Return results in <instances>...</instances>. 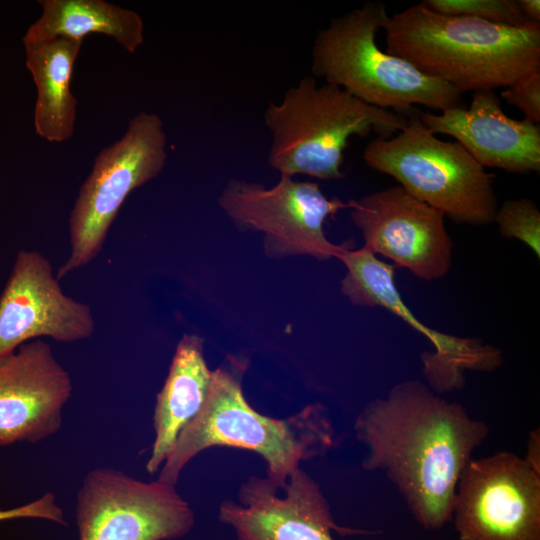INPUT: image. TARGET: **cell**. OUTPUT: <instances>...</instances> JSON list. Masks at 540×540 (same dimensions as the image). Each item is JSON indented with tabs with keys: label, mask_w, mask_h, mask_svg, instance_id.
<instances>
[{
	"label": "cell",
	"mask_w": 540,
	"mask_h": 540,
	"mask_svg": "<svg viewBox=\"0 0 540 540\" xmlns=\"http://www.w3.org/2000/svg\"><path fill=\"white\" fill-rule=\"evenodd\" d=\"M354 430L367 448L363 467L385 474L428 530L452 520L458 480L489 434L486 422L419 380L397 383L370 401Z\"/></svg>",
	"instance_id": "cell-1"
},
{
	"label": "cell",
	"mask_w": 540,
	"mask_h": 540,
	"mask_svg": "<svg viewBox=\"0 0 540 540\" xmlns=\"http://www.w3.org/2000/svg\"><path fill=\"white\" fill-rule=\"evenodd\" d=\"M386 52L461 94L507 87L540 71V24L507 26L451 16L422 2L389 15Z\"/></svg>",
	"instance_id": "cell-2"
},
{
	"label": "cell",
	"mask_w": 540,
	"mask_h": 540,
	"mask_svg": "<svg viewBox=\"0 0 540 540\" xmlns=\"http://www.w3.org/2000/svg\"><path fill=\"white\" fill-rule=\"evenodd\" d=\"M245 369V362L231 359L213 371L207 398L161 466L160 481L175 485L198 453L222 446L260 455L267 465V478L282 489L302 461L332 447L334 430L322 405H308L286 419L261 414L243 394Z\"/></svg>",
	"instance_id": "cell-3"
},
{
	"label": "cell",
	"mask_w": 540,
	"mask_h": 540,
	"mask_svg": "<svg viewBox=\"0 0 540 540\" xmlns=\"http://www.w3.org/2000/svg\"><path fill=\"white\" fill-rule=\"evenodd\" d=\"M263 121L271 134L267 161L280 176L332 181L345 176L342 165L352 137L389 138L407 125L408 116L305 76L278 103L269 102Z\"/></svg>",
	"instance_id": "cell-4"
},
{
	"label": "cell",
	"mask_w": 540,
	"mask_h": 540,
	"mask_svg": "<svg viewBox=\"0 0 540 540\" xmlns=\"http://www.w3.org/2000/svg\"><path fill=\"white\" fill-rule=\"evenodd\" d=\"M388 16L385 3L368 1L332 18L312 45L313 77L368 105L405 116L416 110L415 105L439 112L460 105L462 94L457 89L378 46L377 32Z\"/></svg>",
	"instance_id": "cell-5"
},
{
	"label": "cell",
	"mask_w": 540,
	"mask_h": 540,
	"mask_svg": "<svg viewBox=\"0 0 540 540\" xmlns=\"http://www.w3.org/2000/svg\"><path fill=\"white\" fill-rule=\"evenodd\" d=\"M389 138L376 137L363 152L371 169L391 176L406 192L455 223L494 222L498 208L494 176L456 141L438 138L419 119Z\"/></svg>",
	"instance_id": "cell-6"
},
{
	"label": "cell",
	"mask_w": 540,
	"mask_h": 540,
	"mask_svg": "<svg viewBox=\"0 0 540 540\" xmlns=\"http://www.w3.org/2000/svg\"><path fill=\"white\" fill-rule=\"evenodd\" d=\"M167 156L164 123L145 111L131 118L120 139L100 150L70 214L71 252L58 280L98 255L128 195L158 176Z\"/></svg>",
	"instance_id": "cell-7"
},
{
	"label": "cell",
	"mask_w": 540,
	"mask_h": 540,
	"mask_svg": "<svg viewBox=\"0 0 540 540\" xmlns=\"http://www.w3.org/2000/svg\"><path fill=\"white\" fill-rule=\"evenodd\" d=\"M218 205L239 230L263 234L264 253L272 258L307 255L337 258L345 246L330 242L324 224L349 202L328 198L319 185L280 176L272 187L231 178Z\"/></svg>",
	"instance_id": "cell-8"
},
{
	"label": "cell",
	"mask_w": 540,
	"mask_h": 540,
	"mask_svg": "<svg viewBox=\"0 0 540 540\" xmlns=\"http://www.w3.org/2000/svg\"><path fill=\"white\" fill-rule=\"evenodd\" d=\"M194 521L175 485L144 482L112 468L90 471L77 494L79 540H173Z\"/></svg>",
	"instance_id": "cell-9"
},
{
	"label": "cell",
	"mask_w": 540,
	"mask_h": 540,
	"mask_svg": "<svg viewBox=\"0 0 540 540\" xmlns=\"http://www.w3.org/2000/svg\"><path fill=\"white\" fill-rule=\"evenodd\" d=\"M452 519L460 540H540V473L507 451L471 459Z\"/></svg>",
	"instance_id": "cell-10"
},
{
	"label": "cell",
	"mask_w": 540,
	"mask_h": 540,
	"mask_svg": "<svg viewBox=\"0 0 540 540\" xmlns=\"http://www.w3.org/2000/svg\"><path fill=\"white\" fill-rule=\"evenodd\" d=\"M347 272L341 291L358 306H379L406 322L427 338L432 352L422 354L423 373L436 393L460 389L467 370L492 371L503 363L502 352L475 338L446 334L421 322L405 304L397 289L394 267L379 260L363 247H344L337 257Z\"/></svg>",
	"instance_id": "cell-11"
},
{
	"label": "cell",
	"mask_w": 540,
	"mask_h": 540,
	"mask_svg": "<svg viewBox=\"0 0 540 540\" xmlns=\"http://www.w3.org/2000/svg\"><path fill=\"white\" fill-rule=\"evenodd\" d=\"M350 218L363 248L380 254L423 280L444 277L452 265L453 242L445 216L401 186L349 200Z\"/></svg>",
	"instance_id": "cell-12"
},
{
	"label": "cell",
	"mask_w": 540,
	"mask_h": 540,
	"mask_svg": "<svg viewBox=\"0 0 540 540\" xmlns=\"http://www.w3.org/2000/svg\"><path fill=\"white\" fill-rule=\"evenodd\" d=\"M94 327L91 308L63 292L46 257L37 251L17 253L0 295V357L39 337L83 340Z\"/></svg>",
	"instance_id": "cell-13"
},
{
	"label": "cell",
	"mask_w": 540,
	"mask_h": 540,
	"mask_svg": "<svg viewBox=\"0 0 540 540\" xmlns=\"http://www.w3.org/2000/svg\"><path fill=\"white\" fill-rule=\"evenodd\" d=\"M268 478L251 477L239 490V503L220 504L219 520L232 527L237 540H334L367 533L335 523L319 485L300 468L282 488Z\"/></svg>",
	"instance_id": "cell-14"
},
{
	"label": "cell",
	"mask_w": 540,
	"mask_h": 540,
	"mask_svg": "<svg viewBox=\"0 0 540 540\" xmlns=\"http://www.w3.org/2000/svg\"><path fill=\"white\" fill-rule=\"evenodd\" d=\"M69 373L50 345L34 339L0 357V446L55 434L71 396Z\"/></svg>",
	"instance_id": "cell-15"
},
{
	"label": "cell",
	"mask_w": 540,
	"mask_h": 540,
	"mask_svg": "<svg viewBox=\"0 0 540 540\" xmlns=\"http://www.w3.org/2000/svg\"><path fill=\"white\" fill-rule=\"evenodd\" d=\"M418 114L432 133L452 137L484 168L516 174L540 171V125L509 117L494 90L473 92L468 107Z\"/></svg>",
	"instance_id": "cell-16"
},
{
	"label": "cell",
	"mask_w": 540,
	"mask_h": 540,
	"mask_svg": "<svg viewBox=\"0 0 540 540\" xmlns=\"http://www.w3.org/2000/svg\"><path fill=\"white\" fill-rule=\"evenodd\" d=\"M213 371L206 363L203 340L184 334L177 344L168 376L157 394L153 416L155 438L146 470L154 474L171 453L182 430L202 408Z\"/></svg>",
	"instance_id": "cell-17"
},
{
	"label": "cell",
	"mask_w": 540,
	"mask_h": 540,
	"mask_svg": "<svg viewBox=\"0 0 540 540\" xmlns=\"http://www.w3.org/2000/svg\"><path fill=\"white\" fill-rule=\"evenodd\" d=\"M82 43V40L58 37L23 44L25 65L37 93L34 129L50 143L65 142L75 132L78 102L71 91V79Z\"/></svg>",
	"instance_id": "cell-18"
},
{
	"label": "cell",
	"mask_w": 540,
	"mask_h": 540,
	"mask_svg": "<svg viewBox=\"0 0 540 540\" xmlns=\"http://www.w3.org/2000/svg\"><path fill=\"white\" fill-rule=\"evenodd\" d=\"M40 17L26 30L23 44L58 37L82 40L94 33L113 38L128 53L144 42V23L130 9L104 0H39Z\"/></svg>",
	"instance_id": "cell-19"
},
{
	"label": "cell",
	"mask_w": 540,
	"mask_h": 540,
	"mask_svg": "<svg viewBox=\"0 0 540 540\" xmlns=\"http://www.w3.org/2000/svg\"><path fill=\"white\" fill-rule=\"evenodd\" d=\"M422 3L444 15L473 17L507 26L531 23L522 14L517 0H424Z\"/></svg>",
	"instance_id": "cell-20"
},
{
	"label": "cell",
	"mask_w": 540,
	"mask_h": 540,
	"mask_svg": "<svg viewBox=\"0 0 540 540\" xmlns=\"http://www.w3.org/2000/svg\"><path fill=\"white\" fill-rule=\"evenodd\" d=\"M494 222L503 237L521 241L539 258L540 211L535 202L524 197L507 199L498 206Z\"/></svg>",
	"instance_id": "cell-21"
},
{
	"label": "cell",
	"mask_w": 540,
	"mask_h": 540,
	"mask_svg": "<svg viewBox=\"0 0 540 540\" xmlns=\"http://www.w3.org/2000/svg\"><path fill=\"white\" fill-rule=\"evenodd\" d=\"M501 98L521 110L524 119L540 123V71H535L504 88Z\"/></svg>",
	"instance_id": "cell-22"
},
{
	"label": "cell",
	"mask_w": 540,
	"mask_h": 540,
	"mask_svg": "<svg viewBox=\"0 0 540 540\" xmlns=\"http://www.w3.org/2000/svg\"><path fill=\"white\" fill-rule=\"evenodd\" d=\"M37 518L66 524L62 509L56 504L55 497L47 493L37 500L11 509H0V521Z\"/></svg>",
	"instance_id": "cell-23"
},
{
	"label": "cell",
	"mask_w": 540,
	"mask_h": 540,
	"mask_svg": "<svg viewBox=\"0 0 540 540\" xmlns=\"http://www.w3.org/2000/svg\"><path fill=\"white\" fill-rule=\"evenodd\" d=\"M529 465L540 473V432L539 429L529 433L526 454L523 457Z\"/></svg>",
	"instance_id": "cell-24"
},
{
	"label": "cell",
	"mask_w": 540,
	"mask_h": 540,
	"mask_svg": "<svg viewBox=\"0 0 540 540\" xmlns=\"http://www.w3.org/2000/svg\"><path fill=\"white\" fill-rule=\"evenodd\" d=\"M517 3L522 14L529 22L540 24L539 0H517Z\"/></svg>",
	"instance_id": "cell-25"
}]
</instances>
